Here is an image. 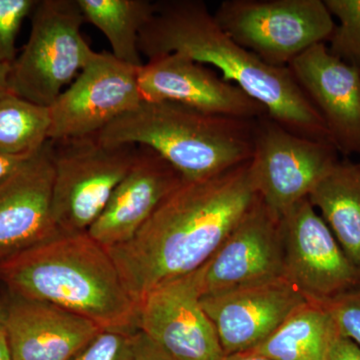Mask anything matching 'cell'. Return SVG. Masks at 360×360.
<instances>
[{"label": "cell", "mask_w": 360, "mask_h": 360, "mask_svg": "<svg viewBox=\"0 0 360 360\" xmlns=\"http://www.w3.org/2000/svg\"><path fill=\"white\" fill-rule=\"evenodd\" d=\"M33 155H13L0 153V184L8 179Z\"/></svg>", "instance_id": "f1b7e54d"}, {"label": "cell", "mask_w": 360, "mask_h": 360, "mask_svg": "<svg viewBox=\"0 0 360 360\" xmlns=\"http://www.w3.org/2000/svg\"><path fill=\"white\" fill-rule=\"evenodd\" d=\"M248 163L184 180L134 238L106 248L137 307L156 286L205 266L255 205Z\"/></svg>", "instance_id": "6da1fadb"}, {"label": "cell", "mask_w": 360, "mask_h": 360, "mask_svg": "<svg viewBox=\"0 0 360 360\" xmlns=\"http://www.w3.org/2000/svg\"><path fill=\"white\" fill-rule=\"evenodd\" d=\"M7 292L51 303L103 330L134 335L139 307L108 250L85 233L60 236L0 262Z\"/></svg>", "instance_id": "3957f363"}, {"label": "cell", "mask_w": 360, "mask_h": 360, "mask_svg": "<svg viewBox=\"0 0 360 360\" xmlns=\"http://www.w3.org/2000/svg\"><path fill=\"white\" fill-rule=\"evenodd\" d=\"M224 360H272L255 352H246L240 354L226 355Z\"/></svg>", "instance_id": "1f68e13d"}, {"label": "cell", "mask_w": 360, "mask_h": 360, "mask_svg": "<svg viewBox=\"0 0 360 360\" xmlns=\"http://www.w3.org/2000/svg\"><path fill=\"white\" fill-rule=\"evenodd\" d=\"M202 267L156 286L139 305V331L174 360L225 357L201 304Z\"/></svg>", "instance_id": "8fae6325"}, {"label": "cell", "mask_w": 360, "mask_h": 360, "mask_svg": "<svg viewBox=\"0 0 360 360\" xmlns=\"http://www.w3.org/2000/svg\"><path fill=\"white\" fill-rule=\"evenodd\" d=\"M84 22L77 0H39L27 42L11 63L9 92L49 108L94 53L82 34Z\"/></svg>", "instance_id": "8992f818"}, {"label": "cell", "mask_w": 360, "mask_h": 360, "mask_svg": "<svg viewBox=\"0 0 360 360\" xmlns=\"http://www.w3.org/2000/svg\"><path fill=\"white\" fill-rule=\"evenodd\" d=\"M213 16L234 41L276 68L326 44L335 27L324 0H224Z\"/></svg>", "instance_id": "52a82bcc"}, {"label": "cell", "mask_w": 360, "mask_h": 360, "mask_svg": "<svg viewBox=\"0 0 360 360\" xmlns=\"http://www.w3.org/2000/svg\"><path fill=\"white\" fill-rule=\"evenodd\" d=\"M0 322L13 360H71L103 330L51 303L7 291L0 297Z\"/></svg>", "instance_id": "e0dca14e"}, {"label": "cell", "mask_w": 360, "mask_h": 360, "mask_svg": "<svg viewBox=\"0 0 360 360\" xmlns=\"http://www.w3.org/2000/svg\"><path fill=\"white\" fill-rule=\"evenodd\" d=\"M137 68L111 52H96L49 106V141L97 134L142 103Z\"/></svg>", "instance_id": "30bf717a"}, {"label": "cell", "mask_w": 360, "mask_h": 360, "mask_svg": "<svg viewBox=\"0 0 360 360\" xmlns=\"http://www.w3.org/2000/svg\"><path fill=\"white\" fill-rule=\"evenodd\" d=\"M85 22L105 35L111 54L134 68L143 65L139 51V34L155 13L149 0H77Z\"/></svg>", "instance_id": "44dd1931"}, {"label": "cell", "mask_w": 360, "mask_h": 360, "mask_svg": "<svg viewBox=\"0 0 360 360\" xmlns=\"http://www.w3.org/2000/svg\"><path fill=\"white\" fill-rule=\"evenodd\" d=\"M336 25L328 42V51L349 65L360 66V0H324Z\"/></svg>", "instance_id": "603a6c76"}, {"label": "cell", "mask_w": 360, "mask_h": 360, "mask_svg": "<svg viewBox=\"0 0 360 360\" xmlns=\"http://www.w3.org/2000/svg\"><path fill=\"white\" fill-rule=\"evenodd\" d=\"M343 336L360 347V290L322 302Z\"/></svg>", "instance_id": "484cf974"}, {"label": "cell", "mask_w": 360, "mask_h": 360, "mask_svg": "<svg viewBox=\"0 0 360 360\" xmlns=\"http://www.w3.org/2000/svg\"><path fill=\"white\" fill-rule=\"evenodd\" d=\"M340 333L322 303L307 302L251 352L272 360H324Z\"/></svg>", "instance_id": "ffe728a7"}, {"label": "cell", "mask_w": 360, "mask_h": 360, "mask_svg": "<svg viewBox=\"0 0 360 360\" xmlns=\"http://www.w3.org/2000/svg\"><path fill=\"white\" fill-rule=\"evenodd\" d=\"M184 181L179 172L156 151L139 146L129 174L87 233L105 248L129 243Z\"/></svg>", "instance_id": "ac0fdd59"}, {"label": "cell", "mask_w": 360, "mask_h": 360, "mask_svg": "<svg viewBox=\"0 0 360 360\" xmlns=\"http://www.w3.org/2000/svg\"><path fill=\"white\" fill-rule=\"evenodd\" d=\"M359 167H360V162L359 163Z\"/></svg>", "instance_id": "d6a6232c"}, {"label": "cell", "mask_w": 360, "mask_h": 360, "mask_svg": "<svg viewBox=\"0 0 360 360\" xmlns=\"http://www.w3.org/2000/svg\"><path fill=\"white\" fill-rule=\"evenodd\" d=\"M324 360H360V347L340 333L331 343Z\"/></svg>", "instance_id": "4316f807"}, {"label": "cell", "mask_w": 360, "mask_h": 360, "mask_svg": "<svg viewBox=\"0 0 360 360\" xmlns=\"http://www.w3.org/2000/svg\"><path fill=\"white\" fill-rule=\"evenodd\" d=\"M49 141L54 221L63 236L85 233L129 174L139 146L108 143L98 134Z\"/></svg>", "instance_id": "5b68a950"}, {"label": "cell", "mask_w": 360, "mask_h": 360, "mask_svg": "<svg viewBox=\"0 0 360 360\" xmlns=\"http://www.w3.org/2000/svg\"><path fill=\"white\" fill-rule=\"evenodd\" d=\"M328 142L293 134L269 115L255 122L248 163L255 193L277 219L309 198L319 180L340 161Z\"/></svg>", "instance_id": "ba28073f"}, {"label": "cell", "mask_w": 360, "mask_h": 360, "mask_svg": "<svg viewBox=\"0 0 360 360\" xmlns=\"http://www.w3.org/2000/svg\"><path fill=\"white\" fill-rule=\"evenodd\" d=\"M51 122L49 108L11 94L0 97V153H37L49 141Z\"/></svg>", "instance_id": "7402d4cb"}, {"label": "cell", "mask_w": 360, "mask_h": 360, "mask_svg": "<svg viewBox=\"0 0 360 360\" xmlns=\"http://www.w3.org/2000/svg\"><path fill=\"white\" fill-rule=\"evenodd\" d=\"M134 335L101 330L71 360H135Z\"/></svg>", "instance_id": "d4e9b609"}, {"label": "cell", "mask_w": 360, "mask_h": 360, "mask_svg": "<svg viewBox=\"0 0 360 360\" xmlns=\"http://www.w3.org/2000/svg\"><path fill=\"white\" fill-rule=\"evenodd\" d=\"M135 360H174L141 331L134 335Z\"/></svg>", "instance_id": "83f0119b"}, {"label": "cell", "mask_w": 360, "mask_h": 360, "mask_svg": "<svg viewBox=\"0 0 360 360\" xmlns=\"http://www.w3.org/2000/svg\"><path fill=\"white\" fill-rule=\"evenodd\" d=\"M288 68L326 123L345 156L360 155V68L331 54L328 44L310 47Z\"/></svg>", "instance_id": "9a60e30c"}, {"label": "cell", "mask_w": 360, "mask_h": 360, "mask_svg": "<svg viewBox=\"0 0 360 360\" xmlns=\"http://www.w3.org/2000/svg\"><path fill=\"white\" fill-rule=\"evenodd\" d=\"M347 257L360 269V167L340 160L309 195Z\"/></svg>", "instance_id": "d6986e66"}, {"label": "cell", "mask_w": 360, "mask_h": 360, "mask_svg": "<svg viewBox=\"0 0 360 360\" xmlns=\"http://www.w3.org/2000/svg\"><path fill=\"white\" fill-rule=\"evenodd\" d=\"M155 13L139 34L148 59L181 53L215 68L264 106L267 115L293 134L333 144L321 116L288 68L265 63L227 34L201 0L156 1Z\"/></svg>", "instance_id": "7a4b0ae2"}, {"label": "cell", "mask_w": 360, "mask_h": 360, "mask_svg": "<svg viewBox=\"0 0 360 360\" xmlns=\"http://www.w3.org/2000/svg\"><path fill=\"white\" fill-rule=\"evenodd\" d=\"M284 277L309 302H326L360 290V269L347 257L309 198L279 219Z\"/></svg>", "instance_id": "9c48e42d"}, {"label": "cell", "mask_w": 360, "mask_h": 360, "mask_svg": "<svg viewBox=\"0 0 360 360\" xmlns=\"http://www.w3.org/2000/svg\"><path fill=\"white\" fill-rule=\"evenodd\" d=\"M257 120L210 115L170 101L146 103L98 136L108 143L153 149L186 181L210 179L252 158Z\"/></svg>", "instance_id": "277c9868"}, {"label": "cell", "mask_w": 360, "mask_h": 360, "mask_svg": "<svg viewBox=\"0 0 360 360\" xmlns=\"http://www.w3.org/2000/svg\"><path fill=\"white\" fill-rule=\"evenodd\" d=\"M39 0H0V63L11 65L18 56L21 25L32 16Z\"/></svg>", "instance_id": "cb8c5ba5"}, {"label": "cell", "mask_w": 360, "mask_h": 360, "mask_svg": "<svg viewBox=\"0 0 360 360\" xmlns=\"http://www.w3.org/2000/svg\"><path fill=\"white\" fill-rule=\"evenodd\" d=\"M307 302L284 277L201 296L225 356L255 349Z\"/></svg>", "instance_id": "5bb4252c"}, {"label": "cell", "mask_w": 360, "mask_h": 360, "mask_svg": "<svg viewBox=\"0 0 360 360\" xmlns=\"http://www.w3.org/2000/svg\"><path fill=\"white\" fill-rule=\"evenodd\" d=\"M142 101H170L210 115L241 120L266 115L262 104L210 66L181 53L148 59L136 71Z\"/></svg>", "instance_id": "7c38bea8"}, {"label": "cell", "mask_w": 360, "mask_h": 360, "mask_svg": "<svg viewBox=\"0 0 360 360\" xmlns=\"http://www.w3.org/2000/svg\"><path fill=\"white\" fill-rule=\"evenodd\" d=\"M0 360H13L8 338L1 322H0Z\"/></svg>", "instance_id": "f546056e"}, {"label": "cell", "mask_w": 360, "mask_h": 360, "mask_svg": "<svg viewBox=\"0 0 360 360\" xmlns=\"http://www.w3.org/2000/svg\"><path fill=\"white\" fill-rule=\"evenodd\" d=\"M11 65L0 63V97L11 94L8 87L9 72H11Z\"/></svg>", "instance_id": "4dcf8cb0"}, {"label": "cell", "mask_w": 360, "mask_h": 360, "mask_svg": "<svg viewBox=\"0 0 360 360\" xmlns=\"http://www.w3.org/2000/svg\"><path fill=\"white\" fill-rule=\"evenodd\" d=\"M359 68H360V66H359Z\"/></svg>", "instance_id": "836d02e7"}, {"label": "cell", "mask_w": 360, "mask_h": 360, "mask_svg": "<svg viewBox=\"0 0 360 360\" xmlns=\"http://www.w3.org/2000/svg\"><path fill=\"white\" fill-rule=\"evenodd\" d=\"M283 277V245L279 219L257 198L224 245L202 267V295Z\"/></svg>", "instance_id": "4fadbf2b"}, {"label": "cell", "mask_w": 360, "mask_h": 360, "mask_svg": "<svg viewBox=\"0 0 360 360\" xmlns=\"http://www.w3.org/2000/svg\"><path fill=\"white\" fill-rule=\"evenodd\" d=\"M53 175L49 141L0 184V262L63 236L52 214Z\"/></svg>", "instance_id": "2e32d148"}]
</instances>
